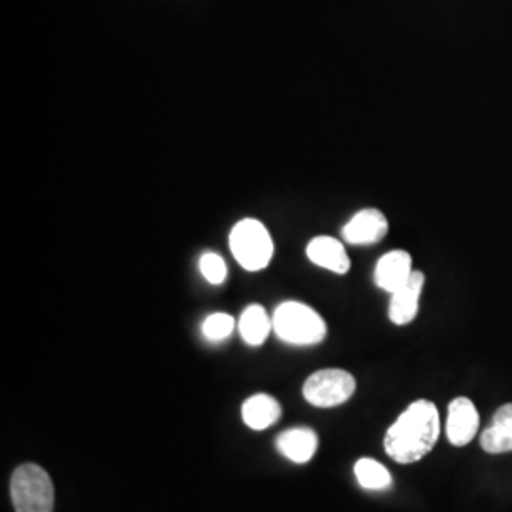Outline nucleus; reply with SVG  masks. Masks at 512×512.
I'll return each instance as SVG.
<instances>
[{"label":"nucleus","mask_w":512,"mask_h":512,"mask_svg":"<svg viewBox=\"0 0 512 512\" xmlns=\"http://www.w3.org/2000/svg\"><path fill=\"white\" fill-rule=\"evenodd\" d=\"M236 329V321L228 313H213L203 321V336L209 342H222Z\"/></svg>","instance_id":"obj_16"},{"label":"nucleus","mask_w":512,"mask_h":512,"mask_svg":"<svg viewBox=\"0 0 512 512\" xmlns=\"http://www.w3.org/2000/svg\"><path fill=\"white\" fill-rule=\"evenodd\" d=\"M414 274L412 256L406 251H391L382 256L374 270V281L385 293H395Z\"/></svg>","instance_id":"obj_9"},{"label":"nucleus","mask_w":512,"mask_h":512,"mask_svg":"<svg viewBox=\"0 0 512 512\" xmlns=\"http://www.w3.org/2000/svg\"><path fill=\"white\" fill-rule=\"evenodd\" d=\"M306 255L315 266L325 268L332 274H348L349 266H351L346 247L342 245V241L329 238V236H319V238L311 239L308 243V249H306Z\"/></svg>","instance_id":"obj_10"},{"label":"nucleus","mask_w":512,"mask_h":512,"mask_svg":"<svg viewBox=\"0 0 512 512\" xmlns=\"http://www.w3.org/2000/svg\"><path fill=\"white\" fill-rule=\"evenodd\" d=\"M275 336L291 346H315L327 336V323L317 311L302 302H283L274 317Z\"/></svg>","instance_id":"obj_2"},{"label":"nucleus","mask_w":512,"mask_h":512,"mask_svg":"<svg viewBox=\"0 0 512 512\" xmlns=\"http://www.w3.org/2000/svg\"><path fill=\"white\" fill-rule=\"evenodd\" d=\"M230 251L243 270L260 272L274 256V241L260 220L243 219L230 232Z\"/></svg>","instance_id":"obj_4"},{"label":"nucleus","mask_w":512,"mask_h":512,"mask_svg":"<svg viewBox=\"0 0 512 512\" xmlns=\"http://www.w3.org/2000/svg\"><path fill=\"white\" fill-rule=\"evenodd\" d=\"M16 512H54L55 490L50 475L35 463L19 465L10 480Z\"/></svg>","instance_id":"obj_3"},{"label":"nucleus","mask_w":512,"mask_h":512,"mask_svg":"<svg viewBox=\"0 0 512 512\" xmlns=\"http://www.w3.org/2000/svg\"><path fill=\"white\" fill-rule=\"evenodd\" d=\"M355 476L365 490H385L391 486V473L376 459H359L355 463Z\"/></svg>","instance_id":"obj_15"},{"label":"nucleus","mask_w":512,"mask_h":512,"mask_svg":"<svg viewBox=\"0 0 512 512\" xmlns=\"http://www.w3.org/2000/svg\"><path fill=\"white\" fill-rule=\"evenodd\" d=\"M238 327L245 344L260 346L266 342L268 334L274 330V323L262 306L253 304L241 313Z\"/></svg>","instance_id":"obj_14"},{"label":"nucleus","mask_w":512,"mask_h":512,"mask_svg":"<svg viewBox=\"0 0 512 512\" xmlns=\"http://www.w3.org/2000/svg\"><path fill=\"white\" fill-rule=\"evenodd\" d=\"M480 444L488 454L512 452V403L495 412L492 423L480 435Z\"/></svg>","instance_id":"obj_11"},{"label":"nucleus","mask_w":512,"mask_h":512,"mask_svg":"<svg viewBox=\"0 0 512 512\" xmlns=\"http://www.w3.org/2000/svg\"><path fill=\"white\" fill-rule=\"evenodd\" d=\"M241 418L249 429L264 431V429L275 425L281 418V406L274 397L258 393L243 403Z\"/></svg>","instance_id":"obj_13"},{"label":"nucleus","mask_w":512,"mask_h":512,"mask_svg":"<svg viewBox=\"0 0 512 512\" xmlns=\"http://www.w3.org/2000/svg\"><path fill=\"white\" fill-rule=\"evenodd\" d=\"M275 444H277V450L285 458L302 465V463H308L315 456L319 440H317L315 431L298 427V429H289V431L281 433Z\"/></svg>","instance_id":"obj_12"},{"label":"nucleus","mask_w":512,"mask_h":512,"mask_svg":"<svg viewBox=\"0 0 512 512\" xmlns=\"http://www.w3.org/2000/svg\"><path fill=\"white\" fill-rule=\"evenodd\" d=\"M200 272L211 285H222L226 279V262L217 253H205L200 258Z\"/></svg>","instance_id":"obj_17"},{"label":"nucleus","mask_w":512,"mask_h":512,"mask_svg":"<svg viewBox=\"0 0 512 512\" xmlns=\"http://www.w3.org/2000/svg\"><path fill=\"white\" fill-rule=\"evenodd\" d=\"M355 378L340 368L313 372L304 384V399L317 408H332L348 403L355 393Z\"/></svg>","instance_id":"obj_5"},{"label":"nucleus","mask_w":512,"mask_h":512,"mask_svg":"<svg viewBox=\"0 0 512 512\" xmlns=\"http://www.w3.org/2000/svg\"><path fill=\"white\" fill-rule=\"evenodd\" d=\"M423 285H425V275L414 270V274L410 275V279L404 283L403 287L391 293V302H389L391 323L404 327L416 319Z\"/></svg>","instance_id":"obj_8"},{"label":"nucleus","mask_w":512,"mask_h":512,"mask_svg":"<svg viewBox=\"0 0 512 512\" xmlns=\"http://www.w3.org/2000/svg\"><path fill=\"white\" fill-rule=\"evenodd\" d=\"M389 222L378 209H363L342 230V236L349 245H372L385 238Z\"/></svg>","instance_id":"obj_7"},{"label":"nucleus","mask_w":512,"mask_h":512,"mask_svg":"<svg viewBox=\"0 0 512 512\" xmlns=\"http://www.w3.org/2000/svg\"><path fill=\"white\" fill-rule=\"evenodd\" d=\"M478 412L471 399L458 397L448 406V420H446V435L454 446H465L475 439L478 433Z\"/></svg>","instance_id":"obj_6"},{"label":"nucleus","mask_w":512,"mask_h":512,"mask_svg":"<svg viewBox=\"0 0 512 512\" xmlns=\"http://www.w3.org/2000/svg\"><path fill=\"white\" fill-rule=\"evenodd\" d=\"M439 435L437 406L429 401H416L385 433V452L393 461L410 465L425 458L435 448Z\"/></svg>","instance_id":"obj_1"}]
</instances>
